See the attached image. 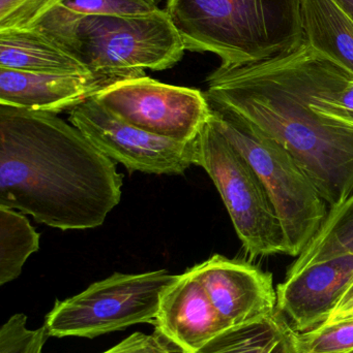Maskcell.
Segmentation results:
<instances>
[{
  "mask_svg": "<svg viewBox=\"0 0 353 353\" xmlns=\"http://www.w3.org/2000/svg\"><path fill=\"white\" fill-rule=\"evenodd\" d=\"M348 254H353V191L341 203L330 208L318 232L290 265L286 276Z\"/></svg>",
  "mask_w": 353,
  "mask_h": 353,
  "instance_id": "16",
  "label": "cell"
},
{
  "mask_svg": "<svg viewBox=\"0 0 353 353\" xmlns=\"http://www.w3.org/2000/svg\"><path fill=\"white\" fill-rule=\"evenodd\" d=\"M186 50L213 53L222 66L263 61L306 43L303 0H167Z\"/></svg>",
  "mask_w": 353,
  "mask_h": 353,
  "instance_id": "4",
  "label": "cell"
},
{
  "mask_svg": "<svg viewBox=\"0 0 353 353\" xmlns=\"http://www.w3.org/2000/svg\"><path fill=\"white\" fill-rule=\"evenodd\" d=\"M78 58L90 72L120 79L173 68L187 51L165 10L131 16H83L56 2L29 26Z\"/></svg>",
  "mask_w": 353,
  "mask_h": 353,
  "instance_id": "3",
  "label": "cell"
},
{
  "mask_svg": "<svg viewBox=\"0 0 353 353\" xmlns=\"http://www.w3.org/2000/svg\"><path fill=\"white\" fill-rule=\"evenodd\" d=\"M153 325L155 335L180 353H197L232 327L189 269L164 290Z\"/></svg>",
  "mask_w": 353,
  "mask_h": 353,
  "instance_id": "11",
  "label": "cell"
},
{
  "mask_svg": "<svg viewBox=\"0 0 353 353\" xmlns=\"http://www.w3.org/2000/svg\"><path fill=\"white\" fill-rule=\"evenodd\" d=\"M353 311V280L352 283L350 284L345 292L342 294L340 298L339 302L336 305L335 309H334L333 313H332L330 319L325 321V323H331L334 321H339V319H343L345 315L350 314ZM323 323V325H325Z\"/></svg>",
  "mask_w": 353,
  "mask_h": 353,
  "instance_id": "25",
  "label": "cell"
},
{
  "mask_svg": "<svg viewBox=\"0 0 353 353\" xmlns=\"http://www.w3.org/2000/svg\"><path fill=\"white\" fill-rule=\"evenodd\" d=\"M289 325L275 311L256 321L229 327L197 353H263Z\"/></svg>",
  "mask_w": 353,
  "mask_h": 353,
  "instance_id": "18",
  "label": "cell"
},
{
  "mask_svg": "<svg viewBox=\"0 0 353 353\" xmlns=\"http://www.w3.org/2000/svg\"><path fill=\"white\" fill-rule=\"evenodd\" d=\"M352 81L305 43L263 61L220 65L204 93L213 109L281 144L332 208L353 191V117L342 101Z\"/></svg>",
  "mask_w": 353,
  "mask_h": 353,
  "instance_id": "1",
  "label": "cell"
},
{
  "mask_svg": "<svg viewBox=\"0 0 353 353\" xmlns=\"http://www.w3.org/2000/svg\"><path fill=\"white\" fill-rule=\"evenodd\" d=\"M124 79L110 74H33L0 68V105L58 114Z\"/></svg>",
  "mask_w": 353,
  "mask_h": 353,
  "instance_id": "13",
  "label": "cell"
},
{
  "mask_svg": "<svg viewBox=\"0 0 353 353\" xmlns=\"http://www.w3.org/2000/svg\"><path fill=\"white\" fill-rule=\"evenodd\" d=\"M353 20V0H335Z\"/></svg>",
  "mask_w": 353,
  "mask_h": 353,
  "instance_id": "26",
  "label": "cell"
},
{
  "mask_svg": "<svg viewBox=\"0 0 353 353\" xmlns=\"http://www.w3.org/2000/svg\"><path fill=\"white\" fill-rule=\"evenodd\" d=\"M194 165L213 180L250 259L287 255L285 234L265 185L211 118L195 140Z\"/></svg>",
  "mask_w": 353,
  "mask_h": 353,
  "instance_id": "6",
  "label": "cell"
},
{
  "mask_svg": "<svg viewBox=\"0 0 353 353\" xmlns=\"http://www.w3.org/2000/svg\"><path fill=\"white\" fill-rule=\"evenodd\" d=\"M306 43L353 74V20L335 0H303Z\"/></svg>",
  "mask_w": 353,
  "mask_h": 353,
  "instance_id": "15",
  "label": "cell"
},
{
  "mask_svg": "<svg viewBox=\"0 0 353 353\" xmlns=\"http://www.w3.org/2000/svg\"><path fill=\"white\" fill-rule=\"evenodd\" d=\"M176 276L166 270L114 273L72 298L56 301L44 325L49 337L93 339L140 323L153 325L162 294Z\"/></svg>",
  "mask_w": 353,
  "mask_h": 353,
  "instance_id": "7",
  "label": "cell"
},
{
  "mask_svg": "<svg viewBox=\"0 0 353 353\" xmlns=\"http://www.w3.org/2000/svg\"><path fill=\"white\" fill-rule=\"evenodd\" d=\"M350 353H353V352H350Z\"/></svg>",
  "mask_w": 353,
  "mask_h": 353,
  "instance_id": "28",
  "label": "cell"
},
{
  "mask_svg": "<svg viewBox=\"0 0 353 353\" xmlns=\"http://www.w3.org/2000/svg\"><path fill=\"white\" fill-rule=\"evenodd\" d=\"M115 163L57 114L0 105V207L61 230L101 226L122 199Z\"/></svg>",
  "mask_w": 353,
  "mask_h": 353,
  "instance_id": "2",
  "label": "cell"
},
{
  "mask_svg": "<svg viewBox=\"0 0 353 353\" xmlns=\"http://www.w3.org/2000/svg\"><path fill=\"white\" fill-rule=\"evenodd\" d=\"M49 335L45 325L27 327V316L16 313L0 329V353H43Z\"/></svg>",
  "mask_w": 353,
  "mask_h": 353,
  "instance_id": "20",
  "label": "cell"
},
{
  "mask_svg": "<svg viewBox=\"0 0 353 353\" xmlns=\"http://www.w3.org/2000/svg\"><path fill=\"white\" fill-rule=\"evenodd\" d=\"M353 280V254L308 265L277 288V310L298 333L323 325Z\"/></svg>",
  "mask_w": 353,
  "mask_h": 353,
  "instance_id": "12",
  "label": "cell"
},
{
  "mask_svg": "<svg viewBox=\"0 0 353 353\" xmlns=\"http://www.w3.org/2000/svg\"><path fill=\"white\" fill-rule=\"evenodd\" d=\"M93 99L122 121L178 142L194 141L211 116L202 91L165 84L147 76L117 81Z\"/></svg>",
  "mask_w": 353,
  "mask_h": 353,
  "instance_id": "8",
  "label": "cell"
},
{
  "mask_svg": "<svg viewBox=\"0 0 353 353\" xmlns=\"http://www.w3.org/2000/svg\"><path fill=\"white\" fill-rule=\"evenodd\" d=\"M55 0H0V29L20 26Z\"/></svg>",
  "mask_w": 353,
  "mask_h": 353,
  "instance_id": "22",
  "label": "cell"
},
{
  "mask_svg": "<svg viewBox=\"0 0 353 353\" xmlns=\"http://www.w3.org/2000/svg\"><path fill=\"white\" fill-rule=\"evenodd\" d=\"M300 353H350L353 352V317L325 323L298 333Z\"/></svg>",
  "mask_w": 353,
  "mask_h": 353,
  "instance_id": "19",
  "label": "cell"
},
{
  "mask_svg": "<svg viewBox=\"0 0 353 353\" xmlns=\"http://www.w3.org/2000/svg\"><path fill=\"white\" fill-rule=\"evenodd\" d=\"M211 120L260 178L281 222L287 255L298 257L327 217V201L281 144L213 108Z\"/></svg>",
  "mask_w": 353,
  "mask_h": 353,
  "instance_id": "5",
  "label": "cell"
},
{
  "mask_svg": "<svg viewBox=\"0 0 353 353\" xmlns=\"http://www.w3.org/2000/svg\"><path fill=\"white\" fill-rule=\"evenodd\" d=\"M0 68L33 74L93 72L61 46L29 28L0 30Z\"/></svg>",
  "mask_w": 353,
  "mask_h": 353,
  "instance_id": "14",
  "label": "cell"
},
{
  "mask_svg": "<svg viewBox=\"0 0 353 353\" xmlns=\"http://www.w3.org/2000/svg\"><path fill=\"white\" fill-rule=\"evenodd\" d=\"M70 123L101 152L128 172L182 175L195 165V139L178 142L153 136L118 119L95 99L70 111Z\"/></svg>",
  "mask_w": 353,
  "mask_h": 353,
  "instance_id": "9",
  "label": "cell"
},
{
  "mask_svg": "<svg viewBox=\"0 0 353 353\" xmlns=\"http://www.w3.org/2000/svg\"><path fill=\"white\" fill-rule=\"evenodd\" d=\"M346 317H353V311H352V312H350V314L345 315V316H344L343 319H346ZM339 321H340V319H339Z\"/></svg>",
  "mask_w": 353,
  "mask_h": 353,
  "instance_id": "27",
  "label": "cell"
},
{
  "mask_svg": "<svg viewBox=\"0 0 353 353\" xmlns=\"http://www.w3.org/2000/svg\"><path fill=\"white\" fill-rule=\"evenodd\" d=\"M39 249V234L23 213L0 207V285L17 279Z\"/></svg>",
  "mask_w": 353,
  "mask_h": 353,
  "instance_id": "17",
  "label": "cell"
},
{
  "mask_svg": "<svg viewBox=\"0 0 353 353\" xmlns=\"http://www.w3.org/2000/svg\"><path fill=\"white\" fill-rule=\"evenodd\" d=\"M298 335V332L294 331L289 323L283 333L263 353H300Z\"/></svg>",
  "mask_w": 353,
  "mask_h": 353,
  "instance_id": "24",
  "label": "cell"
},
{
  "mask_svg": "<svg viewBox=\"0 0 353 353\" xmlns=\"http://www.w3.org/2000/svg\"><path fill=\"white\" fill-rule=\"evenodd\" d=\"M102 353H173L168 347L167 344L159 337L153 334L137 333L132 334L120 343L114 345L110 350Z\"/></svg>",
  "mask_w": 353,
  "mask_h": 353,
  "instance_id": "23",
  "label": "cell"
},
{
  "mask_svg": "<svg viewBox=\"0 0 353 353\" xmlns=\"http://www.w3.org/2000/svg\"><path fill=\"white\" fill-rule=\"evenodd\" d=\"M75 14L83 16H131L159 10L160 0H57Z\"/></svg>",
  "mask_w": 353,
  "mask_h": 353,
  "instance_id": "21",
  "label": "cell"
},
{
  "mask_svg": "<svg viewBox=\"0 0 353 353\" xmlns=\"http://www.w3.org/2000/svg\"><path fill=\"white\" fill-rule=\"evenodd\" d=\"M189 270L229 327L277 311L273 276L251 263L216 254Z\"/></svg>",
  "mask_w": 353,
  "mask_h": 353,
  "instance_id": "10",
  "label": "cell"
}]
</instances>
